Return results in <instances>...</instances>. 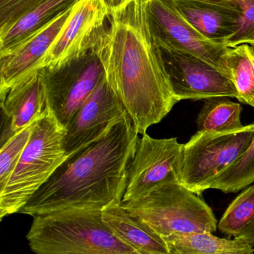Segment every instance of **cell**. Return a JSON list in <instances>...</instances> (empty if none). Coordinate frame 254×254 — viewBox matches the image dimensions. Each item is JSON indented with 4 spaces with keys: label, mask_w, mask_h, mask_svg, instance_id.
<instances>
[{
    "label": "cell",
    "mask_w": 254,
    "mask_h": 254,
    "mask_svg": "<svg viewBox=\"0 0 254 254\" xmlns=\"http://www.w3.org/2000/svg\"><path fill=\"white\" fill-rule=\"evenodd\" d=\"M254 183V137L246 152L216 178L210 189L237 192Z\"/></svg>",
    "instance_id": "44dd1931"
},
{
    "label": "cell",
    "mask_w": 254,
    "mask_h": 254,
    "mask_svg": "<svg viewBox=\"0 0 254 254\" xmlns=\"http://www.w3.org/2000/svg\"><path fill=\"white\" fill-rule=\"evenodd\" d=\"M43 0H0V35Z\"/></svg>",
    "instance_id": "d4e9b609"
},
{
    "label": "cell",
    "mask_w": 254,
    "mask_h": 254,
    "mask_svg": "<svg viewBox=\"0 0 254 254\" xmlns=\"http://www.w3.org/2000/svg\"><path fill=\"white\" fill-rule=\"evenodd\" d=\"M37 119L15 134L0 149V189L5 186L29 140Z\"/></svg>",
    "instance_id": "603a6c76"
},
{
    "label": "cell",
    "mask_w": 254,
    "mask_h": 254,
    "mask_svg": "<svg viewBox=\"0 0 254 254\" xmlns=\"http://www.w3.org/2000/svg\"><path fill=\"white\" fill-rule=\"evenodd\" d=\"M40 70L0 93L1 146L40 119L46 110V95Z\"/></svg>",
    "instance_id": "4fadbf2b"
},
{
    "label": "cell",
    "mask_w": 254,
    "mask_h": 254,
    "mask_svg": "<svg viewBox=\"0 0 254 254\" xmlns=\"http://www.w3.org/2000/svg\"><path fill=\"white\" fill-rule=\"evenodd\" d=\"M46 109L64 128L104 80V68L92 49L54 68H43Z\"/></svg>",
    "instance_id": "52a82bcc"
},
{
    "label": "cell",
    "mask_w": 254,
    "mask_h": 254,
    "mask_svg": "<svg viewBox=\"0 0 254 254\" xmlns=\"http://www.w3.org/2000/svg\"><path fill=\"white\" fill-rule=\"evenodd\" d=\"M73 7L8 53L0 55V93L5 92L34 71L41 69L45 56L70 17Z\"/></svg>",
    "instance_id": "5bb4252c"
},
{
    "label": "cell",
    "mask_w": 254,
    "mask_h": 254,
    "mask_svg": "<svg viewBox=\"0 0 254 254\" xmlns=\"http://www.w3.org/2000/svg\"><path fill=\"white\" fill-rule=\"evenodd\" d=\"M131 1V0H104V2L107 8L108 9L109 13H110L120 8Z\"/></svg>",
    "instance_id": "4316f807"
},
{
    "label": "cell",
    "mask_w": 254,
    "mask_h": 254,
    "mask_svg": "<svg viewBox=\"0 0 254 254\" xmlns=\"http://www.w3.org/2000/svg\"><path fill=\"white\" fill-rule=\"evenodd\" d=\"M163 240L175 234L214 233L218 223L199 195L179 182L164 184L132 201L121 202Z\"/></svg>",
    "instance_id": "5b68a950"
},
{
    "label": "cell",
    "mask_w": 254,
    "mask_h": 254,
    "mask_svg": "<svg viewBox=\"0 0 254 254\" xmlns=\"http://www.w3.org/2000/svg\"><path fill=\"white\" fill-rule=\"evenodd\" d=\"M243 107L226 97L204 100L197 118L198 131L225 132L244 127L241 122Z\"/></svg>",
    "instance_id": "ffe728a7"
},
{
    "label": "cell",
    "mask_w": 254,
    "mask_h": 254,
    "mask_svg": "<svg viewBox=\"0 0 254 254\" xmlns=\"http://www.w3.org/2000/svg\"><path fill=\"white\" fill-rule=\"evenodd\" d=\"M157 46L178 102L222 97L238 99L232 82L216 67L191 54Z\"/></svg>",
    "instance_id": "30bf717a"
},
{
    "label": "cell",
    "mask_w": 254,
    "mask_h": 254,
    "mask_svg": "<svg viewBox=\"0 0 254 254\" xmlns=\"http://www.w3.org/2000/svg\"><path fill=\"white\" fill-rule=\"evenodd\" d=\"M228 77L238 93V100L254 109V48L242 44L228 48L224 55Z\"/></svg>",
    "instance_id": "d6986e66"
},
{
    "label": "cell",
    "mask_w": 254,
    "mask_h": 254,
    "mask_svg": "<svg viewBox=\"0 0 254 254\" xmlns=\"http://www.w3.org/2000/svg\"><path fill=\"white\" fill-rule=\"evenodd\" d=\"M243 10L240 28L230 37L225 46L234 48L242 44L254 45V0H237Z\"/></svg>",
    "instance_id": "cb8c5ba5"
},
{
    "label": "cell",
    "mask_w": 254,
    "mask_h": 254,
    "mask_svg": "<svg viewBox=\"0 0 254 254\" xmlns=\"http://www.w3.org/2000/svg\"><path fill=\"white\" fill-rule=\"evenodd\" d=\"M26 239L35 254H140L103 222L102 210L71 209L35 216Z\"/></svg>",
    "instance_id": "3957f363"
},
{
    "label": "cell",
    "mask_w": 254,
    "mask_h": 254,
    "mask_svg": "<svg viewBox=\"0 0 254 254\" xmlns=\"http://www.w3.org/2000/svg\"><path fill=\"white\" fill-rule=\"evenodd\" d=\"M169 254H254V246L238 239L220 238L210 232L175 234L164 240Z\"/></svg>",
    "instance_id": "ac0fdd59"
},
{
    "label": "cell",
    "mask_w": 254,
    "mask_h": 254,
    "mask_svg": "<svg viewBox=\"0 0 254 254\" xmlns=\"http://www.w3.org/2000/svg\"><path fill=\"white\" fill-rule=\"evenodd\" d=\"M109 14L104 0H79L48 51L41 68H56L89 50Z\"/></svg>",
    "instance_id": "7c38bea8"
},
{
    "label": "cell",
    "mask_w": 254,
    "mask_h": 254,
    "mask_svg": "<svg viewBox=\"0 0 254 254\" xmlns=\"http://www.w3.org/2000/svg\"><path fill=\"white\" fill-rule=\"evenodd\" d=\"M144 7L149 33L158 46L195 55L228 77L223 58L228 47L213 43L198 32L179 13L171 0H152Z\"/></svg>",
    "instance_id": "ba28073f"
},
{
    "label": "cell",
    "mask_w": 254,
    "mask_h": 254,
    "mask_svg": "<svg viewBox=\"0 0 254 254\" xmlns=\"http://www.w3.org/2000/svg\"><path fill=\"white\" fill-rule=\"evenodd\" d=\"M174 7L198 32L225 45L240 28L243 10L237 0H171Z\"/></svg>",
    "instance_id": "9a60e30c"
},
{
    "label": "cell",
    "mask_w": 254,
    "mask_h": 254,
    "mask_svg": "<svg viewBox=\"0 0 254 254\" xmlns=\"http://www.w3.org/2000/svg\"><path fill=\"white\" fill-rule=\"evenodd\" d=\"M79 0H43L0 35V55H4L55 18L71 9Z\"/></svg>",
    "instance_id": "e0dca14e"
},
{
    "label": "cell",
    "mask_w": 254,
    "mask_h": 254,
    "mask_svg": "<svg viewBox=\"0 0 254 254\" xmlns=\"http://www.w3.org/2000/svg\"><path fill=\"white\" fill-rule=\"evenodd\" d=\"M183 146L175 137L158 139L142 134L130 164L122 202L136 199L164 184L180 183Z\"/></svg>",
    "instance_id": "9c48e42d"
},
{
    "label": "cell",
    "mask_w": 254,
    "mask_h": 254,
    "mask_svg": "<svg viewBox=\"0 0 254 254\" xmlns=\"http://www.w3.org/2000/svg\"><path fill=\"white\" fill-rule=\"evenodd\" d=\"M139 138L125 113L104 137L70 155L19 213L34 218L71 209L103 210L120 204Z\"/></svg>",
    "instance_id": "7a4b0ae2"
},
{
    "label": "cell",
    "mask_w": 254,
    "mask_h": 254,
    "mask_svg": "<svg viewBox=\"0 0 254 254\" xmlns=\"http://www.w3.org/2000/svg\"><path fill=\"white\" fill-rule=\"evenodd\" d=\"M254 221V185L246 188L221 218L218 228L222 234L235 238Z\"/></svg>",
    "instance_id": "7402d4cb"
},
{
    "label": "cell",
    "mask_w": 254,
    "mask_h": 254,
    "mask_svg": "<svg viewBox=\"0 0 254 254\" xmlns=\"http://www.w3.org/2000/svg\"><path fill=\"white\" fill-rule=\"evenodd\" d=\"M103 222L124 243L140 254H169L168 248L147 224L130 213L120 204H113L102 210Z\"/></svg>",
    "instance_id": "2e32d148"
},
{
    "label": "cell",
    "mask_w": 254,
    "mask_h": 254,
    "mask_svg": "<svg viewBox=\"0 0 254 254\" xmlns=\"http://www.w3.org/2000/svg\"><path fill=\"white\" fill-rule=\"evenodd\" d=\"M140 1H141L142 2L144 3V4H146L148 1H152V0H140Z\"/></svg>",
    "instance_id": "83f0119b"
},
{
    "label": "cell",
    "mask_w": 254,
    "mask_h": 254,
    "mask_svg": "<svg viewBox=\"0 0 254 254\" xmlns=\"http://www.w3.org/2000/svg\"><path fill=\"white\" fill-rule=\"evenodd\" d=\"M64 128L46 108L8 182L0 189V219L19 213L30 198L67 159Z\"/></svg>",
    "instance_id": "277c9868"
},
{
    "label": "cell",
    "mask_w": 254,
    "mask_h": 254,
    "mask_svg": "<svg viewBox=\"0 0 254 254\" xmlns=\"http://www.w3.org/2000/svg\"><path fill=\"white\" fill-rule=\"evenodd\" d=\"M125 113L104 77L65 128L63 146L67 156L104 137Z\"/></svg>",
    "instance_id": "8fae6325"
},
{
    "label": "cell",
    "mask_w": 254,
    "mask_h": 254,
    "mask_svg": "<svg viewBox=\"0 0 254 254\" xmlns=\"http://www.w3.org/2000/svg\"><path fill=\"white\" fill-rule=\"evenodd\" d=\"M254 137V124L225 132L198 131L183 146L180 184L200 195L246 152Z\"/></svg>",
    "instance_id": "8992f818"
},
{
    "label": "cell",
    "mask_w": 254,
    "mask_h": 254,
    "mask_svg": "<svg viewBox=\"0 0 254 254\" xmlns=\"http://www.w3.org/2000/svg\"><path fill=\"white\" fill-rule=\"evenodd\" d=\"M245 243L254 246V221L235 237Z\"/></svg>",
    "instance_id": "484cf974"
},
{
    "label": "cell",
    "mask_w": 254,
    "mask_h": 254,
    "mask_svg": "<svg viewBox=\"0 0 254 254\" xmlns=\"http://www.w3.org/2000/svg\"><path fill=\"white\" fill-rule=\"evenodd\" d=\"M90 49L99 58L106 80L139 134H146L178 103L140 0H131L110 12Z\"/></svg>",
    "instance_id": "6da1fadb"
}]
</instances>
